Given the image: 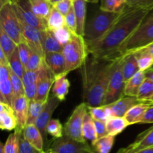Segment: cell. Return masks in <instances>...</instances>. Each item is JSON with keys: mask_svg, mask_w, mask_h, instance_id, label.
<instances>
[{"mask_svg": "<svg viewBox=\"0 0 153 153\" xmlns=\"http://www.w3.org/2000/svg\"><path fill=\"white\" fill-rule=\"evenodd\" d=\"M94 124H95L96 130H97V137L100 138V137H102V136L108 135L105 122L94 120Z\"/></svg>", "mask_w": 153, "mask_h": 153, "instance_id": "cell-49", "label": "cell"}, {"mask_svg": "<svg viewBox=\"0 0 153 153\" xmlns=\"http://www.w3.org/2000/svg\"><path fill=\"white\" fill-rule=\"evenodd\" d=\"M37 86L38 83H33L24 86L25 95L29 100H35L37 93Z\"/></svg>", "mask_w": 153, "mask_h": 153, "instance_id": "cell-48", "label": "cell"}, {"mask_svg": "<svg viewBox=\"0 0 153 153\" xmlns=\"http://www.w3.org/2000/svg\"><path fill=\"white\" fill-rule=\"evenodd\" d=\"M65 26L73 33L77 34V22H76V15H75L73 7L70 9V11L65 15Z\"/></svg>", "mask_w": 153, "mask_h": 153, "instance_id": "cell-46", "label": "cell"}, {"mask_svg": "<svg viewBox=\"0 0 153 153\" xmlns=\"http://www.w3.org/2000/svg\"><path fill=\"white\" fill-rule=\"evenodd\" d=\"M143 123H144V124L153 123V104L149 106L140 124H143Z\"/></svg>", "mask_w": 153, "mask_h": 153, "instance_id": "cell-50", "label": "cell"}, {"mask_svg": "<svg viewBox=\"0 0 153 153\" xmlns=\"http://www.w3.org/2000/svg\"><path fill=\"white\" fill-rule=\"evenodd\" d=\"M0 64L9 65L8 58H7L5 53L4 52V51H3L1 48H0Z\"/></svg>", "mask_w": 153, "mask_h": 153, "instance_id": "cell-52", "label": "cell"}, {"mask_svg": "<svg viewBox=\"0 0 153 153\" xmlns=\"http://www.w3.org/2000/svg\"><path fill=\"white\" fill-rule=\"evenodd\" d=\"M151 104L152 103L150 102H141L132 106L123 116L128 122V125L140 124L143 116Z\"/></svg>", "mask_w": 153, "mask_h": 153, "instance_id": "cell-20", "label": "cell"}, {"mask_svg": "<svg viewBox=\"0 0 153 153\" xmlns=\"http://www.w3.org/2000/svg\"><path fill=\"white\" fill-rule=\"evenodd\" d=\"M135 153H153V147H149V148L140 150V151L136 152Z\"/></svg>", "mask_w": 153, "mask_h": 153, "instance_id": "cell-54", "label": "cell"}, {"mask_svg": "<svg viewBox=\"0 0 153 153\" xmlns=\"http://www.w3.org/2000/svg\"><path fill=\"white\" fill-rule=\"evenodd\" d=\"M28 107H29V100L27 98L25 94L13 99L12 108L16 119V128L14 130L19 133H22L24 128L27 125Z\"/></svg>", "mask_w": 153, "mask_h": 153, "instance_id": "cell-12", "label": "cell"}, {"mask_svg": "<svg viewBox=\"0 0 153 153\" xmlns=\"http://www.w3.org/2000/svg\"><path fill=\"white\" fill-rule=\"evenodd\" d=\"M47 101V100H46ZM46 101H38V100H29V107H28V116L27 124H34L40 116V112L46 105Z\"/></svg>", "mask_w": 153, "mask_h": 153, "instance_id": "cell-35", "label": "cell"}, {"mask_svg": "<svg viewBox=\"0 0 153 153\" xmlns=\"http://www.w3.org/2000/svg\"><path fill=\"white\" fill-rule=\"evenodd\" d=\"M53 32L57 40L63 46L66 45L70 41L73 35V32L66 26L55 30Z\"/></svg>", "mask_w": 153, "mask_h": 153, "instance_id": "cell-42", "label": "cell"}, {"mask_svg": "<svg viewBox=\"0 0 153 153\" xmlns=\"http://www.w3.org/2000/svg\"><path fill=\"white\" fill-rule=\"evenodd\" d=\"M136 55L140 70L146 71L153 66V55L145 50H140Z\"/></svg>", "mask_w": 153, "mask_h": 153, "instance_id": "cell-36", "label": "cell"}, {"mask_svg": "<svg viewBox=\"0 0 153 153\" xmlns=\"http://www.w3.org/2000/svg\"><path fill=\"white\" fill-rule=\"evenodd\" d=\"M33 12L39 17L47 20L53 5L49 0H28Z\"/></svg>", "mask_w": 153, "mask_h": 153, "instance_id": "cell-26", "label": "cell"}, {"mask_svg": "<svg viewBox=\"0 0 153 153\" xmlns=\"http://www.w3.org/2000/svg\"><path fill=\"white\" fill-rule=\"evenodd\" d=\"M88 112V105L83 101L76 106L64 126V135L79 142H87L82 134V124Z\"/></svg>", "mask_w": 153, "mask_h": 153, "instance_id": "cell-8", "label": "cell"}, {"mask_svg": "<svg viewBox=\"0 0 153 153\" xmlns=\"http://www.w3.org/2000/svg\"><path fill=\"white\" fill-rule=\"evenodd\" d=\"M0 128L4 130H13L16 128V119L13 108L4 102H0Z\"/></svg>", "mask_w": 153, "mask_h": 153, "instance_id": "cell-16", "label": "cell"}, {"mask_svg": "<svg viewBox=\"0 0 153 153\" xmlns=\"http://www.w3.org/2000/svg\"><path fill=\"white\" fill-rule=\"evenodd\" d=\"M46 133L53 136L55 139L64 136V127L60 120L52 118L46 126Z\"/></svg>", "mask_w": 153, "mask_h": 153, "instance_id": "cell-40", "label": "cell"}, {"mask_svg": "<svg viewBox=\"0 0 153 153\" xmlns=\"http://www.w3.org/2000/svg\"><path fill=\"white\" fill-rule=\"evenodd\" d=\"M46 21L48 29L52 32L65 26V16L54 7Z\"/></svg>", "mask_w": 153, "mask_h": 153, "instance_id": "cell-31", "label": "cell"}, {"mask_svg": "<svg viewBox=\"0 0 153 153\" xmlns=\"http://www.w3.org/2000/svg\"><path fill=\"white\" fill-rule=\"evenodd\" d=\"M43 152L40 151L34 148L33 146H31L21 134L20 138H19V153H43Z\"/></svg>", "mask_w": 153, "mask_h": 153, "instance_id": "cell-45", "label": "cell"}, {"mask_svg": "<svg viewBox=\"0 0 153 153\" xmlns=\"http://www.w3.org/2000/svg\"><path fill=\"white\" fill-rule=\"evenodd\" d=\"M9 62V67H10V70L16 74L20 78L23 77V75L25 72V68L24 64H22V61H21L20 58L19 56V52L16 48V50L14 51L11 56L8 58Z\"/></svg>", "mask_w": 153, "mask_h": 153, "instance_id": "cell-37", "label": "cell"}, {"mask_svg": "<svg viewBox=\"0 0 153 153\" xmlns=\"http://www.w3.org/2000/svg\"><path fill=\"white\" fill-rule=\"evenodd\" d=\"M43 43L46 53L49 52H62L64 46L58 42L54 32L49 29L43 31Z\"/></svg>", "mask_w": 153, "mask_h": 153, "instance_id": "cell-27", "label": "cell"}, {"mask_svg": "<svg viewBox=\"0 0 153 153\" xmlns=\"http://www.w3.org/2000/svg\"><path fill=\"white\" fill-rule=\"evenodd\" d=\"M67 74H63L55 77V81L52 86V94L58 98L61 101L65 100L69 92L70 82L67 77Z\"/></svg>", "mask_w": 153, "mask_h": 153, "instance_id": "cell-21", "label": "cell"}, {"mask_svg": "<svg viewBox=\"0 0 153 153\" xmlns=\"http://www.w3.org/2000/svg\"><path fill=\"white\" fill-rule=\"evenodd\" d=\"M141 102L143 101L139 100L137 97L123 95L119 100L107 106L111 111L112 116H124L132 106Z\"/></svg>", "mask_w": 153, "mask_h": 153, "instance_id": "cell-15", "label": "cell"}, {"mask_svg": "<svg viewBox=\"0 0 153 153\" xmlns=\"http://www.w3.org/2000/svg\"><path fill=\"white\" fill-rule=\"evenodd\" d=\"M43 153H49V152H46V151H44V152H43Z\"/></svg>", "mask_w": 153, "mask_h": 153, "instance_id": "cell-62", "label": "cell"}, {"mask_svg": "<svg viewBox=\"0 0 153 153\" xmlns=\"http://www.w3.org/2000/svg\"><path fill=\"white\" fill-rule=\"evenodd\" d=\"M145 78H146L145 71L139 70L137 73H136L131 79H129L126 82L125 88H124V95L137 97L140 86L143 83Z\"/></svg>", "mask_w": 153, "mask_h": 153, "instance_id": "cell-23", "label": "cell"}, {"mask_svg": "<svg viewBox=\"0 0 153 153\" xmlns=\"http://www.w3.org/2000/svg\"><path fill=\"white\" fill-rule=\"evenodd\" d=\"M86 1L88 2H94V3H95V2H98L99 0H86Z\"/></svg>", "mask_w": 153, "mask_h": 153, "instance_id": "cell-58", "label": "cell"}, {"mask_svg": "<svg viewBox=\"0 0 153 153\" xmlns=\"http://www.w3.org/2000/svg\"><path fill=\"white\" fill-rule=\"evenodd\" d=\"M152 68V69H153V66H152V68Z\"/></svg>", "mask_w": 153, "mask_h": 153, "instance_id": "cell-64", "label": "cell"}, {"mask_svg": "<svg viewBox=\"0 0 153 153\" xmlns=\"http://www.w3.org/2000/svg\"><path fill=\"white\" fill-rule=\"evenodd\" d=\"M123 72L126 82L140 70L136 55L128 54L123 57Z\"/></svg>", "mask_w": 153, "mask_h": 153, "instance_id": "cell-24", "label": "cell"}, {"mask_svg": "<svg viewBox=\"0 0 153 153\" xmlns=\"http://www.w3.org/2000/svg\"><path fill=\"white\" fill-rule=\"evenodd\" d=\"M145 76L146 78H149L153 81V69L150 68L145 71Z\"/></svg>", "mask_w": 153, "mask_h": 153, "instance_id": "cell-53", "label": "cell"}, {"mask_svg": "<svg viewBox=\"0 0 153 153\" xmlns=\"http://www.w3.org/2000/svg\"><path fill=\"white\" fill-rule=\"evenodd\" d=\"M135 152H136L135 146H134V142H133V143L128 145V146L120 148V149L117 153H135Z\"/></svg>", "mask_w": 153, "mask_h": 153, "instance_id": "cell-51", "label": "cell"}, {"mask_svg": "<svg viewBox=\"0 0 153 153\" xmlns=\"http://www.w3.org/2000/svg\"><path fill=\"white\" fill-rule=\"evenodd\" d=\"M60 102H61V100L58 98L55 97L54 94L49 95L44 108L43 109L42 112H40V116H39L38 118L36 120L35 123H34L35 125L38 128V129L41 132L44 140H46V134H47V133H46V126H47L49 121L52 119V114H53L55 109L58 107Z\"/></svg>", "mask_w": 153, "mask_h": 153, "instance_id": "cell-13", "label": "cell"}, {"mask_svg": "<svg viewBox=\"0 0 153 153\" xmlns=\"http://www.w3.org/2000/svg\"><path fill=\"white\" fill-rule=\"evenodd\" d=\"M10 1H11V3L13 2H14V1H16V0H10Z\"/></svg>", "mask_w": 153, "mask_h": 153, "instance_id": "cell-61", "label": "cell"}, {"mask_svg": "<svg viewBox=\"0 0 153 153\" xmlns=\"http://www.w3.org/2000/svg\"><path fill=\"white\" fill-rule=\"evenodd\" d=\"M53 7L65 16L73 7V0H61L54 4Z\"/></svg>", "mask_w": 153, "mask_h": 153, "instance_id": "cell-47", "label": "cell"}, {"mask_svg": "<svg viewBox=\"0 0 153 153\" xmlns=\"http://www.w3.org/2000/svg\"><path fill=\"white\" fill-rule=\"evenodd\" d=\"M153 94V81L149 78H145L137 93V98L143 102H149L148 100Z\"/></svg>", "mask_w": 153, "mask_h": 153, "instance_id": "cell-39", "label": "cell"}, {"mask_svg": "<svg viewBox=\"0 0 153 153\" xmlns=\"http://www.w3.org/2000/svg\"><path fill=\"white\" fill-rule=\"evenodd\" d=\"M10 80H11L12 88H13V98L19 97L25 94V89H24V84L22 82V79L18 76L16 74L13 73L10 70ZM13 98V99H14Z\"/></svg>", "mask_w": 153, "mask_h": 153, "instance_id": "cell-41", "label": "cell"}, {"mask_svg": "<svg viewBox=\"0 0 153 153\" xmlns=\"http://www.w3.org/2000/svg\"><path fill=\"white\" fill-rule=\"evenodd\" d=\"M100 2L101 10L114 13H120L127 4L126 0H100Z\"/></svg>", "mask_w": 153, "mask_h": 153, "instance_id": "cell-34", "label": "cell"}, {"mask_svg": "<svg viewBox=\"0 0 153 153\" xmlns=\"http://www.w3.org/2000/svg\"><path fill=\"white\" fill-rule=\"evenodd\" d=\"M153 43V16L149 14L135 31L119 46L108 59L117 60L137 51Z\"/></svg>", "mask_w": 153, "mask_h": 153, "instance_id": "cell-3", "label": "cell"}, {"mask_svg": "<svg viewBox=\"0 0 153 153\" xmlns=\"http://www.w3.org/2000/svg\"><path fill=\"white\" fill-rule=\"evenodd\" d=\"M82 134L84 138L87 141H90L91 144L94 143L98 139L95 124H94V119L88 112V111L84 118L83 124H82Z\"/></svg>", "mask_w": 153, "mask_h": 153, "instance_id": "cell-28", "label": "cell"}, {"mask_svg": "<svg viewBox=\"0 0 153 153\" xmlns=\"http://www.w3.org/2000/svg\"><path fill=\"white\" fill-rule=\"evenodd\" d=\"M0 153H4V144L2 142L0 143Z\"/></svg>", "mask_w": 153, "mask_h": 153, "instance_id": "cell-56", "label": "cell"}, {"mask_svg": "<svg viewBox=\"0 0 153 153\" xmlns=\"http://www.w3.org/2000/svg\"><path fill=\"white\" fill-rule=\"evenodd\" d=\"M62 53L65 59L66 74L80 68L89 56L88 45L84 37L73 33L70 41L64 46Z\"/></svg>", "mask_w": 153, "mask_h": 153, "instance_id": "cell-4", "label": "cell"}, {"mask_svg": "<svg viewBox=\"0 0 153 153\" xmlns=\"http://www.w3.org/2000/svg\"><path fill=\"white\" fill-rule=\"evenodd\" d=\"M126 81L123 72V58L117 59L111 76L103 105H108L119 100L124 95Z\"/></svg>", "mask_w": 153, "mask_h": 153, "instance_id": "cell-7", "label": "cell"}, {"mask_svg": "<svg viewBox=\"0 0 153 153\" xmlns=\"http://www.w3.org/2000/svg\"><path fill=\"white\" fill-rule=\"evenodd\" d=\"M0 28H2L17 45L24 40L20 22L11 3L0 7Z\"/></svg>", "mask_w": 153, "mask_h": 153, "instance_id": "cell-6", "label": "cell"}, {"mask_svg": "<svg viewBox=\"0 0 153 153\" xmlns=\"http://www.w3.org/2000/svg\"><path fill=\"white\" fill-rule=\"evenodd\" d=\"M105 123L108 134L114 136L122 133L128 126V122L123 116H111L108 118Z\"/></svg>", "mask_w": 153, "mask_h": 153, "instance_id": "cell-25", "label": "cell"}, {"mask_svg": "<svg viewBox=\"0 0 153 153\" xmlns=\"http://www.w3.org/2000/svg\"><path fill=\"white\" fill-rule=\"evenodd\" d=\"M11 4L20 20L42 31L48 29L47 21L37 16L33 12L28 0H16Z\"/></svg>", "mask_w": 153, "mask_h": 153, "instance_id": "cell-10", "label": "cell"}, {"mask_svg": "<svg viewBox=\"0 0 153 153\" xmlns=\"http://www.w3.org/2000/svg\"><path fill=\"white\" fill-rule=\"evenodd\" d=\"M120 14L99 9L91 20L86 22L84 34L86 43L97 41L101 38L117 20Z\"/></svg>", "mask_w": 153, "mask_h": 153, "instance_id": "cell-5", "label": "cell"}, {"mask_svg": "<svg viewBox=\"0 0 153 153\" xmlns=\"http://www.w3.org/2000/svg\"><path fill=\"white\" fill-rule=\"evenodd\" d=\"M61 1V0H49V2H51V4H52V5H54L55 4H56L57 2H58Z\"/></svg>", "mask_w": 153, "mask_h": 153, "instance_id": "cell-57", "label": "cell"}, {"mask_svg": "<svg viewBox=\"0 0 153 153\" xmlns=\"http://www.w3.org/2000/svg\"><path fill=\"white\" fill-rule=\"evenodd\" d=\"M46 152L49 153H84L94 152L88 142H79L64 135L54 139Z\"/></svg>", "mask_w": 153, "mask_h": 153, "instance_id": "cell-9", "label": "cell"}, {"mask_svg": "<svg viewBox=\"0 0 153 153\" xmlns=\"http://www.w3.org/2000/svg\"><path fill=\"white\" fill-rule=\"evenodd\" d=\"M17 50L18 52H19V58H20L22 64H24L25 68V66L28 64V62L29 60L30 57L32 55L33 51L31 50V49L27 44V43L25 40H22V42H20L17 45Z\"/></svg>", "mask_w": 153, "mask_h": 153, "instance_id": "cell-43", "label": "cell"}, {"mask_svg": "<svg viewBox=\"0 0 153 153\" xmlns=\"http://www.w3.org/2000/svg\"><path fill=\"white\" fill-rule=\"evenodd\" d=\"M148 101H149V102H150V103L153 104V94H152V96H151V98H149V100H148Z\"/></svg>", "mask_w": 153, "mask_h": 153, "instance_id": "cell-59", "label": "cell"}, {"mask_svg": "<svg viewBox=\"0 0 153 153\" xmlns=\"http://www.w3.org/2000/svg\"><path fill=\"white\" fill-rule=\"evenodd\" d=\"M117 61V59L97 58L89 54L80 68L84 101L88 106L103 105L108 86Z\"/></svg>", "mask_w": 153, "mask_h": 153, "instance_id": "cell-2", "label": "cell"}, {"mask_svg": "<svg viewBox=\"0 0 153 153\" xmlns=\"http://www.w3.org/2000/svg\"><path fill=\"white\" fill-rule=\"evenodd\" d=\"M55 81V76L52 73L43 76L38 82L37 86V93L36 96V100L38 101H46L49 97V92L52 88Z\"/></svg>", "mask_w": 153, "mask_h": 153, "instance_id": "cell-22", "label": "cell"}, {"mask_svg": "<svg viewBox=\"0 0 153 153\" xmlns=\"http://www.w3.org/2000/svg\"><path fill=\"white\" fill-rule=\"evenodd\" d=\"M153 10V6H130L126 4L110 29L98 40L87 43L89 54L108 58L135 31Z\"/></svg>", "mask_w": 153, "mask_h": 153, "instance_id": "cell-1", "label": "cell"}, {"mask_svg": "<svg viewBox=\"0 0 153 153\" xmlns=\"http://www.w3.org/2000/svg\"><path fill=\"white\" fill-rule=\"evenodd\" d=\"M114 136L108 134L98 138L94 143L91 144V147L94 153H110L114 144Z\"/></svg>", "mask_w": 153, "mask_h": 153, "instance_id": "cell-29", "label": "cell"}, {"mask_svg": "<svg viewBox=\"0 0 153 153\" xmlns=\"http://www.w3.org/2000/svg\"><path fill=\"white\" fill-rule=\"evenodd\" d=\"M86 0H73V10L77 22V34L84 37L87 15Z\"/></svg>", "mask_w": 153, "mask_h": 153, "instance_id": "cell-19", "label": "cell"}, {"mask_svg": "<svg viewBox=\"0 0 153 153\" xmlns=\"http://www.w3.org/2000/svg\"><path fill=\"white\" fill-rule=\"evenodd\" d=\"M134 144L136 152L153 147V127L138 135Z\"/></svg>", "mask_w": 153, "mask_h": 153, "instance_id": "cell-32", "label": "cell"}, {"mask_svg": "<svg viewBox=\"0 0 153 153\" xmlns=\"http://www.w3.org/2000/svg\"><path fill=\"white\" fill-rule=\"evenodd\" d=\"M21 134L14 130L13 133L9 135L4 144V153H19Z\"/></svg>", "mask_w": 153, "mask_h": 153, "instance_id": "cell-38", "label": "cell"}, {"mask_svg": "<svg viewBox=\"0 0 153 153\" xmlns=\"http://www.w3.org/2000/svg\"><path fill=\"white\" fill-rule=\"evenodd\" d=\"M152 14V16H153V13H152V14Z\"/></svg>", "mask_w": 153, "mask_h": 153, "instance_id": "cell-63", "label": "cell"}, {"mask_svg": "<svg viewBox=\"0 0 153 153\" xmlns=\"http://www.w3.org/2000/svg\"><path fill=\"white\" fill-rule=\"evenodd\" d=\"M88 111L94 120L106 122L108 118L112 116L111 110L107 105H102L99 106H88Z\"/></svg>", "mask_w": 153, "mask_h": 153, "instance_id": "cell-33", "label": "cell"}, {"mask_svg": "<svg viewBox=\"0 0 153 153\" xmlns=\"http://www.w3.org/2000/svg\"><path fill=\"white\" fill-rule=\"evenodd\" d=\"M0 48L4 51L7 58L11 56L17 48L16 42L1 28H0Z\"/></svg>", "mask_w": 153, "mask_h": 153, "instance_id": "cell-30", "label": "cell"}, {"mask_svg": "<svg viewBox=\"0 0 153 153\" xmlns=\"http://www.w3.org/2000/svg\"><path fill=\"white\" fill-rule=\"evenodd\" d=\"M0 102L12 106L13 93L10 80V68L9 65L0 64Z\"/></svg>", "mask_w": 153, "mask_h": 153, "instance_id": "cell-14", "label": "cell"}, {"mask_svg": "<svg viewBox=\"0 0 153 153\" xmlns=\"http://www.w3.org/2000/svg\"><path fill=\"white\" fill-rule=\"evenodd\" d=\"M44 60L50 70H52L55 77L63 74H66L65 59H64L62 52L46 53Z\"/></svg>", "mask_w": 153, "mask_h": 153, "instance_id": "cell-18", "label": "cell"}, {"mask_svg": "<svg viewBox=\"0 0 153 153\" xmlns=\"http://www.w3.org/2000/svg\"><path fill=\"white\" fill-rule=\"evenodd\" d=\"M44 58L40 57L37 54L33 52L32 55L30 57L28 62V64L25 66V70H30V71H35L37 70L43 64Z\"/></svg>", "mask_w": 153, "mask_h": 153, "instance_id": "cell-44", "label": "cell"}, {"mask_svg": "<svg viewBox=\"0 0 153 153\" xmlns=\"http://www.w3.org/2000/svg\"><path fill=\"white\" fill-rule=\"evenodd\" d=\"M141 50H145L148 51V52H149L151 54H152L153 55V43L150 44L148 45L147 46H146V47L143 48V49ZM137 52H138V51H137Z\"/></svg>", "mask_w": 153, "mask_h": 153, "instance_id": "cell-55", "label": "cell"}, {"mask_svg": "<svg viewBox=\"0 0 153 153\" xmlns=\"http://www.w3.org/2000/svg\"><path fill=\"white\" fill-rule=\"evenodd\" d=\"M84 153H94V152H84Z\"/></svg>", "mask_w": 153, "mask_h": 153, "instance_id": "cell-60", "label": "cell"}, {"mask_svg": "<svg viewBox=\"0 0 153 153\" xmlns=\"http://www.w3.org/2000/svg\"><path fill=\"white\" fill-rule=\"evenodd\" d=\"M25 139L37 149L44 152V139L41 132L35 124H28L22 131Z\"/></svg>", "mask_w": 153, "mask_h": 153, "instance_id": "cell-17", "label": "cell"}, {"mask_svg": "<svg viewBox=\"0 0 153 153\" xmlns=\"http://www.w3.org/2000/svg\"><path fill=\"white\" fill-rule=\"evenodd\" d=\"M19 20L20 22L23 40L29 46L33 52L44 58L46 52L43 43V31L28 25L19 19Z\"/></svg>", "mask_w": 153, "mask_h": 153, "instance_id": "cell-11", "label": "cell"}]
</instances>
